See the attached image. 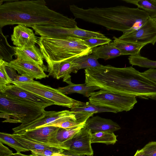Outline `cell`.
<instances>
[{
  "label": "cell",
  "instance_id": "25",
  "mask_svg": "<svg viewBox=\"0 0 156 156\" xmlns=\"http://www.w3.org/2000/svg\"><path fill=\"white\" fill-rule=\"evenodd\" d=\"M113 132H99L91 133V143H100L114 144L117 141Z\"/></svg>",
  "mask_w": 156,
  "mask_h": 156
},
{
  "label": "cell",
  "instance_id": "35",
  "mask_svg": "<svg viewBox=\"0 0 156 156\" xmlns=\"http://www.w3.org/2000/svg\"><path fill=\"white\" fill-rule=\"evenodd\" d=\"M55 152H58L48 149L35 150L31 151L30 155L32 156H51Z\"/></svg>",
  "mask_w": 156,
  "mask_h": 156
},
{
  "label": "cell",
  "instance_id": "16",
  "mask_svg": "<svg viewBox=\"0 0 156 156\" xmlns=\"http://www.w3.org/2000/svg\"><path fill=\"white\" fill-rule=\"evenodd\" d=\"M85 126L91 133L99 132H113L121 129L117 123L98 115L89 118L86 121Z\"/></svg>",
  "mask_w": 156,
  "mask_h": 156
},
{
  "label": "cell",
  "instance_id": "10",
  "mask_svg": "<svg viewBox=\"0 0 156 156\" xmlns=\"http://www.w3.org/2000/svg\"><path fill=\"white\" fill-rule=\"evenodd\" d=\"M50 34L51 37L57 39L75 38L85 40L92 38H107L104 34L99 32L85 30L78 27L70 28L54 26L51 28Z\"/></svg>",
  "mask_w": 156,
  "mask_h": 156
},
{
  "label": "cell",
  "instance_id": "15",
  "mask_svg": "<svg viewBox=\"0 0 156 156\" xmlns=\"http://www.w3.org/2000/svg\"><path fill=\"white\" fill-rule=\"evenodd\" d=\"M59 128L53 126L43 127L18 134H23L34 140L42 142L59 143L56 140L57 133Z\"/></svg>",
  "mask_w": 156,
  "mask_h": 156
},
{
  "label": "cell",
  "instance_id": "42",
  "mask_svg": "<svg viewBox=\"0 0 156 156\" xmlns=\"http://www.w3.org/2000/svg\"><path fill=\"white\" fill-rule=\"evenodd\" d=\"M82 156H93H93L83 155Z\"/></svg>",
  "mask_w": 156,
  "mask_h": 156
},
{
  "label": "cell",
  "instance_id": "13",
  "mask_svg": "<svg viewBox=\"0 0 156 156\" xmlns=\"http://www.w3.org/2000/svg\"><path fill=\"white\" fill-rule=\"evenodd\" d=\"M14 137L19 141L23 147L31 151L35 150L48 149L63 153L68 149L63 144L44 142L36 140L22 134H12Z\"/></svg>",
  "mask_w": 156,
  "mask_h": 156
},
{
  "label": "cell",
  "instance_id": "34",
  "mask_svg": "<svg viewBox=\"0 0 156 156\" xmlns=\"http://www.w3.org/2000/svg\"><path fill=\"white\" fill-rule=\"evenodd\" d=\"M141 149L145 156H156V141L149 142Z\"/></svg>",
  "mask_w": 156,
  "mask_h": 156
},
{
  "label": "cell",
  "instance_id": "33",
  "mask_svg": "<svg viewBox=\"0 0 156 156\" xmlns=\"http://www.w3.org/2000/svg\"><path fill=\"white\" fill-rule=\"evenodd\" d=\"M86 121L82 122H78L71 120H68L60 122L56 124L51 125L53 126L64 129H67L77 126L85 124Z\"/></svg>",
  "mask_w": 156,
  "mask_h": 156
},
{
  "label": "cell",
  "instance_id": "26",
  "mask_svg": "<svg viewBox=\"0 0 156 156\" xmlns=\"http://www.w3.org/2000/svg\"><path fill=\"white\" fill-rule=\"evenodd\" d=\"M0 142L14 148L17 153L29 151L25 148L19 141L14 137L11 134L0 132Z\"/></svg>",
  "mask_w": 156,
  "mask_h": 156
},
{
  "label": "cell",
  "instance_id": "38",
  "mask_svg": "<svg viewBox=\"0 0 156 156\" xmlns=\"http://www.w3.org/2000/svg\"><path fill=\"white\" fill-rule=\"evenodd\" d=\"M134 156H145L141 149L137 151Z\"/></svg>",
  "mask_w": 156,
  "mask_h": 156
},
{
  "label": "cell",
  "instance_id": "3",
  "mask_svg": "<svg viewBox=\"0 0 156 156\" xmlns=\"http://www.w3.org/2000/svg\"><path fill=\"white\" fill-rule=\"evenodd\" d=\"M37 44L48 63L58 62L92 53L93 49L83 40L75 38L57 39L41 37Z\"/></svg>",
  "mask_w": 156,
  "mask_h": 156
},
{
  "label": "cell",
  "instance_id": "23",
  "mask_svg": "<svg viewBox=\"0 0 156 156\" xmlns=\"http://www.w3.org/2000/svg\"><path fill=\"white\" fill-rule=\"evenodd\" d=\"M0 28V59L9 62L12 60L15 52L12 46L8 43V36L4 35Z\"/></svg>",
  "mask_w": 156,
  "mask_h": 156
},
{
  "label": "cell",
  "instance_id": "36",
  "mask_svg": "<svg viewBox=\"0 0 156 156\" xmlns=\"http://www.w3.org/2000/svg\"><path fill=\"white\" fill-rule=\"evenodd\" d=\"M141 73L143 76L156 83V69H150Z\"/></svg>",
  "mask_w": 156,
  "mask_h": 156
},
{
  "label": "cell",
  "instance_id": "7",
  "mask_svg": "<svg viewBox=\"0 0 156 156\" xmlns=\"http://www.w3.org/2000/svg\"><path fill=\"white\" fill-rule=\"evenodd\" d=\"M68 120L78 122L76 112L68 110L58 112L45 110L43 114L37 119L27 123H21L13 128L12 130L13 133L18 134L41 127L50 126L51 125Z\"/></svg>",
  "mask_w": 156,
  "mask_h": 156
},
{
  "label": "cell",
  "instance_id": "28",
  "mask_svg": "<svg viewBox=\"0 0 156 156\" xmlns=\"http://www.w3.org/2000/svg\"><path fill=\"white\" fill-rule=\"evenodd\" d=\"M128 59L129 64L133 66L150 69L156 68V61L151 60L141 56L140 55H130Z\"/></svg>",
  "mask_w": 156,
  "mask_h": 156
},
{
  "label": "cell",
  "instance_id": "27",
  "mask_svg": "<svg viewBox=\"0 0 156 156\" xmlns=\"http://www.w3.org/2000/svg\"><path fill=\"white\" fill-rule=\"evenodd\" d=\"M85 124L77 126L67 129L59 128L56 136L57 141L58 143L63 144L70 139L75 134L79 132L84 127Z\"/></svg>",
  "mask_w": 156,
  "mask_h": 156
},
{
  "label": "cell",
  "instance_id": "14",
  "mask_svg": "<svg viewBox=\"0 0 156 156\" xmlns=\"http://www.w3.org/2000/svg\"><path fill=\"white\" fill-rule=\"evenodd\" d=\"M11 40L16 47L23 48L37 44L38 37L35 36L32 30L19 24L14 27Z\"/></svg>",
  "mask_w": 156,
  "mask_h": 156
},
{
  "label": "cell",
  "instance_id": "2",
  "mask_svg": "<svg viewBox=\"0 0 156 156\" xmlns=\"http://www.w3.org/2000/svg\"><path fill=\"white\" fill-rule=\"evenodd\" d=\"M69 9L76 18L123 33L139 28L150 17L147 12L138 8L122 5L84 9L72 5Z\"/></svg>",
  "mask_w": 156,
  "mask_h": 156
},
{
  "label": "cell",
  "instance_id": "9",
  "mask_svg": "<svg viewBox=\"0 0 156 156\" xmlns=\"http://www.w3.org/2000/svg\"><path fill=\"white\" fill-rule=\"evenodd\" d=\"M118 38L134 43L154 45L156 42V24L150 17L139 28L123 33Z\"/></svg>",
  "mask_w": 156,
  "mask_h": 156
},
{
  "label": "cell",
  "instance_id": "4",
  "mask_svg": "<svg viewBox=\"0 0 156 156\" xmlns=\"http://www.w3.org/2000/svg\"><path fill=\"white\" fill-rule=\"evenodd\" d=\"M46 107L0 93V117L5 119L3 122L27 123L41 116Z\"/></svg>",
  "mask_w": 156,
  "mask_h": 156
},
{
  "label": "cell",
  "instance_id": "30",
  "mask_svg": "<svg viewBox=\"0 0 156 156\" xmlns=\"http://www.w3.org/2000/svg\"><path fill=\"white\" fill-rule=\"evenodd\" d=\"M6 62L0 59V92L12 83V81L5 69Z\"/></svg>",
  "mask_w": 156,
  "mask_h": 156
},
{
  "label": "cell",
  "instance_id": "21",
  "mask_svg": "<svg viewBox=\"0 0 156 156\" xmlns=\"http://www.w3.org/2000/svg\"><path fill=\"white\" fill-rule=\"evenodd\" d=\"M92 54L98 59L102 58L105 60L122 55L121 52L115 46L113 42L93 48Z\"/></svg>",
  "mask_w": 156,
  "mask_h": 156
},
{
  "label": "cell",
  "instance_id": "17",
  "mask_svg": "<svg viewBox=\"0 0 156 156\" xmlns=\"http://www.w3.org/2000/svg\"><path fill=\"white\" fill-rule=\"evenodd\" d=\"M15 55L17 59L46 67L44 65V59L40 48L35 45L29 47L20 48L13 47Z\"/></svg>",
  "mask_w": 156,
  "mask_h": 156
},
{
  "label": "cell",
  "instance_id": "8",
  "mask_svg": "<svg viewBox=\"0 0 156 156\" xmlns=\"http://www.w3.org/2000/svg\"><path fill=\"white\" fill-rule=\"evenodd\" d=\"M91 133L85 126L70 139L63 144L68 148V153L77 155L93 156Z\"/></svg>",
  "mask_w": 156,
  "mask_h": 156
},
{
  "label": "cell",
  "instance_id": "5",
  "mask_svg": "<svg viewBox=\"0 0 156 156\" xmlns=\"http://www.w3.org/2000/svg\"><path fill=\"white\" fill-rule=\"evenodd\" d=\"M135 96L111 93L104 90L93 92L89 102L98 107L113 110L117 113L132 109L137 101Z\"/></svg>",
  "mask_w": 156,
  "mask_h": 156
},
{
  "label": "cell",
  "instance_id": "18",
  "mask_svg": "<svg viewBox=\"0 0 156 156\" xmlns=\"http://www.w3.org/2000/svg\"><path fill=\"white\" fill-rule=\"evenodd\" d=\"M73 59H68L58 62L47 63L48 75L57 79L70 76L69 74L74 72L72 62Z\"/></svg>",
  "mask_w": 156,
  "mask_h": 156
},
{
  "label": "cell",
  "instance_id": "37",
  "mask_svg": "<svg viewBox=\"0 0 156 156\" xmlns=\"http://www.w3.org/2000/svg\"><path fill=\"white\" fill-rule=\"evenodd\" d=\"M13 154L11 150L0 142V156H11Z\"/></svg>",
  "mask_w": 156,
  "mask_h": 156
},
{
  "label": "cell",
  "instance_id": "19",
  "mask_svg": "<svg viewBox=\"0 0 156 156\" xmlns=\"http://www.w3.org/2000/svg\"><path fill=\"white\" fill-rule=\"evenodd\" d=\"M63 81L69 85L63 87H59L57 89L64 94H68L77 93L82 94L84 96L89 97L92 93L99 88L87 85L84 84H75L71 82V76L64 78Z\"/></svg>",
  "mask_w": 156,
  "mask_h": 156
},
{
  "label": "cell",
  "instance_id": "39",
  "mask_svg": "<svg viewBox=\"0 0 156 156\" xmlns=\"http://www.w3.org/2000/svg\"><path fill=\"white\" fill-rule=\"evenodd\" d=\"M11 156H32L31 155H27L21 154V153H16L13 154Z\"/></svg>",
  "mask_w": 156,
  "mask_h": 156
},
{
  "label": "cell",
  "instance_id": "41",
  "mask_svg": "<svg viewBox=\"0 0 156 156\" xmlns=\"http://www.w3.org/2000/svg\"><path fill=\"white\" fill-rule=\"evenodd\" d=\"M153 21L156 24V18H152Z\"/></svg>",
  "mask_w": 156,
  "mask_h": 156
},
{
  "label": "cell",
  "instance_id": "11",
  "mask_svg": "<svg viewBox=\"0 0 156 156\" xmlns=\"http://www.w3.org/2000/svg\"><path fill=\"white\" fill-rule=\"evenodd\" d=\"M5 65L17 71L19 75L33 79H41L49 76L44 72V71H48L46 66L42 67L17 58L9 62H6Z\"/></svg>",
  "mask_w": 156,
  "mask_h": 156
},
{
  "label": "cell",
  "instance_id": "32",
  "mask_svg": "<svg viewBox=\"0 0 156 156\" xmlns=\"http://www.w3.org/2000/svg\"><path fill=\"white\" fill-rule=\"evenodd\" d=\"M84 42L90 48L93 49L99 45L108 44L112 41L110 38H92L83 40Z\"/></svg>",
  "mask_w": 156,
  "mask_h": 156
},
{
  "label": "cell",
  "instance_id": "6",
  "mask_svg": "<svg viewBox=\"0 0 156 156\" xmlns=\"http://www.w3.org/2000/svg\"><path fill=\"white\" fill-rule=\"evenodd\" d=\"M37 95L53 102L55 105L72 108L82 106L86 103L71 98L60 92L57 89L45 85L35 81L32 83L14 82L12 83Z\"/></svg>",
  "mask_w": 156,
  "mask_h": 156
},
{
  "label": "cell",
  "instance_id": "12",
  "mask_svg": "<svg viewBox=\"0 0 156 156\" xmlns=\"http://www.w3.org/2000/svg\"><path fill=\"white\" fill-rule=\"evenodd\" d=\"M0 93L9 97L47 107L55 105L52 101L29 92L14 84L8 85Z\"/></svg>",
  "mask_w": 156,
  "mask_h": 156
},
{
  "label": "cell",
  "instance_id": "1",
  "mask_svg": "<svg viewBox=\"0 0 156 156\" xmlns=\"http://www.w3.org/2000/svg\"><path fill=\"white\" fill-rule=\"evenodd\" d=\"M21 24L55 26L67 28L78 27L75 19L50 9L44 0L15 1L0 5V27Z\"/></svg>",
  "mask_w": 156,
  "mask_h": 156
},
{
  "label": "cell",
  "instance_id": "29",
  "mask_svg": "<svg viewBox=\"0 0 156 156\" xmlns=\"http://www.w3.org/2000/svg\"><path fill=\"white\" fill-rule=\"evenodd\" d=\"M70 111L73 112H82L94 114L105 112L117 113L116 112L112 109L96 106L89 101L86 102L85 105L83 106L71 108Z\"/></svg>",
  "mask_w": 156,
  "mask_h": 156
},
{
  "label": "cell",
  "instance_id": "24",
  "mask_svg": "<svg viewBox=\"0 0 156 156\" xmlns=\"http://www.w3.org/2000/svg\"><path fill=\"white\" fill-rule=\"evenodd\" d=\"M136 5L147 12L152 18H156V0H122Z\"/></svg>",
  "mask_w": 156,
  "mask_h": 156
},
{
  "label": "cell",
  "instance_id": "20",
  "mask_svg": "<svg viewBox=\"0 0 156 156\" xmlns=\"http://www.w3.org/2000/svg\"><path fill=\"white\" fill-rule=\"evenodd\" d=\"M113 38L115 46L119 50L122 55L133 56L140 55L141 49L146 45L123 41L115 36Z\"/></svg>",
  "mask_w": 156,
  "mask_h": 156
},
{
  "label": "cell",
  "instance_id": "22",
  "mask_svg": "<svg viewBox=\"0 0 156 156\" xmlns=\"http://www.w3.org/2000/svg\"><path fill=\"white\" fill-rule=\"evenodd\" d=\"M98 59L92 53L76 58L72 61L74 66L73 73H76L78 70L81 69L100 66L101 65L98 62Z\"/></svg>",
  "mask_w": 156,
  "mask_h": 156
},
{
  "label": "cell",
  "instance_id": "31",
  "mask_svg": "<svg viewBox=\"0 0 156 156\" xmlns=\"http://www.w3.org/2000/svg\"><path fill=\"white\" fill-rule=\"evenodd\" d=\"M5 69L8 75L12 81V83L14 82L32 83L35 81L31 78L17 74L16 70L6 66Z\"/></svg>",
  "mask_w": 156,
  "mask_h": 156
},
{
  "label": "cell",
  "instance_id": "40",
  "mask_svg": "<svg viewBox=\"0 0 156 156\" xmlns=\"http://www.w3.org/2000/svg\"><path fill=\"white\" fill-rule=\"evenodd\" d=\"M51 156H64V154L63 153L55 152Z\"/></svg>",
  "mask_w": 156,
  "mask_h": 156
}]
</instances>
